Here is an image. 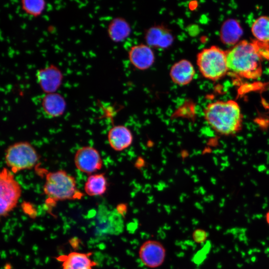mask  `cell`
<instances>
[{"mask_svg":"<svg viewBox=\"0 0 269 269\" xmlns=\"http://www.w3.org/2000/svg\"><path fill=\"white\" fill-rule=\"evenodd\" d=\"M203 113L207 124L221 135H234L242 129L243 116L239 104L234 100L209 103Z\"/></svg>","mask_w":269,"mask_h":269,"instance_id":"6da1fadb","label":"cell"},{"mask_svg":"<svg viewBox=\"0 0 269 269\" xmlns=\"http://www.w3.org/2000/svg\"><path fill=\"white\" fill-rule=\"evenodd\" d=\"M229 71L248 79H256L262 74V58L258 45L247 40L240 41L227 52Z\"/></svg>","mask_w":269,"mask_h":269,"instance_id":"7a4b0ae2","label":"cell"},{"mask_svg":"<svg viewBox=\"0 0 269 269\" xmlns=\"http://www.w3.org/2000/svg\"><path fill=\"white\" fill-rule=\"evenodd\" d=\"M43 192L48 202L52 203L80 199L83 195L77 188L75 178L63 170L46 174Z\"/></svg>","mask_w":269,"mask_h":269,"instance_id":"3957f363","label":"cell"},{"mask_svg":"<svg viewBox=\"0 0 269 269\" xmlns=\"http://www.w3.org/2000/svg\"><path fill=\"white\" fill-rule=\"evenodd\" d=\"M196 63L202 75L212 81L221 78L229 71L227 52L216 46L200 51L197 55Z\"/></svg>","mask_w":269,"mask_h":269,"instance_id":"277c9868","label":"cell"},{"mask_svg":"<svg viewBox=\"0 0 269 269\" xmlns=\"http://www.w3.org/2000/svg\"><path fill=\"white\" fill-rule=\"evenodd\" d=\"M5 162L13 173L34 167L39 160L34 147L27 141H19L10 145L5 153Z\"/></svg>","mask_w":269,"mask_h":269,"instance_id":"5b68a950","label":"cell"},{"mask_svg":"<svg viewBox=\"0 0 269 269\" xmlns=\"http://www.w3.org/2000/svg\"><path fill=\"white\" fill-rule=\"evenodd\" d=\"M21 195V188L13 173L3 168L0 175V215L6 217L16 207Z\"/></svg>","mask_w":269,"mask_h":269,"instance_id":"8992f818","label":"cell"},{"mask_svg":"<svg viewBox=\"0 0 269 269\" xmlns=\"http://www.w3.org/2000/svg\"><path fill=\"white\" fill-rule=\"evenodd\" d=\"M76 168L81 172L92 174L101 169L103 160L99 151L91 146H85L76 151L74 158Z\"/></svg>","mask_w":269,"mask_h":269,"instance_id":"52a82bcc","label":"cell"},{"mask_svg":"<svg viewBox=\"0 0 269 269\" xmlns=\"http://www.w3.org/2000/svg\"><path fill=\"white\" fill-rule=\"evenodd\" d=\"M138 256L143 264L150 269L161 266L166 257V250L160 242L149 240L140 246Z\"/></svg>","mask_w":269,"mask_h":269,"instance_id":"ba28073f","label":"cell"},{"mask_svg":"<svg viewBox=\"0 0 269 269\" xmlns=\"http://www.w3.org/2000/svg\"><path fill=\"white\" fill-rule=\"evenodd\" d=\"M37 82L45 94L55 93L62 84L63 75L61 70L54 64H50L37 70Z\"/></svg>","mask_w":269,"mask_h":269,"instance_id":"9c48e42d","label":"cell"},{"mask_svg":"<svg viewBox=\"0 0 269 269\" xmlns=\"http://www.w3.org/2000/svg\"><path fill=\"white\" fill-rule=\"evenodd\" d=\"M144 39L146 44L156 49L169 48L174 40L171 30L163 24L152 26L144 33Z\"/></svg>","mask_w":269,"mask_h":269,"instance_id":"30bf717a","label":"cell"},{"mask_svg":"<svg viewBox=\"0 0 269 269\" xmlns=\"http://www.w3.org/2000/svg\"><path fill=\"white\" fill-rule=\"evenodd\" d=\"M128 56L131 64L140 70L149 68L155 61L153 51L147 44H139L132 46L129 51Z\"/></svg>","mask_w":269,"mask_h":269,"instance_id":"8fae6325","label":"cell"},{"mask_svg":"<svg viewBox=\"0 0 269 269\" xmlns=\"http://www.w3.org/2000/svg\"><path fill=\"white\" fill-rule=\"evenodd\" d=\"M123 217L116 210L115 213L98 215L97 219L96 230L101 234L118 235L124 230Z\"/></svg>","mask_w":269,"mask_h":269,"instance_id":"7c38bea8","label":"cell"},{"mask_svg":"<svg viewBox=\"0 0 269 269\" xmlns=\"http://www.w3.org/2000/svg\"><path fill=\"white\" fill-rule=\"evenodd\" d=\"M107 135L111 147L117 151L128 148L132 144L134 140L132 132L124 125H116L112 127Z\"/></svg>","mask_w":269,"mask_h":269,"instance_id":"4fadbf2b","label":"cell"},{"mask_svg":"<svg viewBox=\"0 0 269 269\" xmlns=\"http://www.w3.org/2000/svg\"><path fill=\"white\" fill-rule=\"evenodd\" d=\"M195 71L193 64L189 60L181 59L174 63L169 71L172 81L178 86H185L193 80Z\"/></svg>","mask_w":269,"mask_h":269,"instance_id":"5bb4252c","label":"cell"},{"mask_svg":"<svg viewBox=\"0 0 269 269\" xmlns=\"http://www.w3.org/2000/svg\"><path fill=\"white\" fill-rule=\"evenodd\" d=\"M42 110L49 118H57L62 116L66 108L64 97L59 93L45 94L41 100Z\"/></svg>","mask_w":269,"mask_h":269,"instance_id":"9a60e30c","label":"cell"},{"mask_svg":"<svg viewBox=\"0 0 269 269\" xmlns=\"http://www.w3.org/2000/svg\"><path fill=\"white\" fill-rule=\"evenodd\" d=\"M243 31L239 22L235 19L225 20L220 31L221 41L227 45H235L242 37Z\"/></svg>","mask_w":269,"mask_h":269,"instance_id":"2e32d148","label":"cell"},{"mask_svg":"<svg viewBox=\"0 0 269 269\" xmlns=\"http://www.w3.org/2000/svg\"><path fill=\"white\" fill-rule=\"evenodd\" d=\"M62 261V269H92L96 265L88 254L76 252L64 256Z\"/></svg>","mask_w":269,"mask_h":269,"instance_id":"e0dca14e","label":"cell"},{"mask_svg":"<svg viewBox=\"0 0 269 269\" xmlns=\"http://www.w3.org/2000/svg\"><path fill=\"white\" fill-rule=\"evenodd\" d=\"M131 32L130 24L124 18L117 17L113 18L108 26V34L110 39L115 42L123 41Z\"/></svg>","mask_w":269,"mask_h":269,"instance_id":"ac0fdd59","label":"cell"},{"mask_svg":"<svg viewBox=\"0 0 269 269\" xmlns=\"http://www.w3.org/2000/svg\"><path fill=\"white\" fill-rule=\"evenodd\" d=\"M108 181L104 173H94L87 178L85 185V192L90 196L104 194L108 188Z\"/></svg>","mask_w":269,"mask_h":269,"instance_id":"d6986e66","label":"cell"},{"mask_svg":"<svg viewBox=\"0 0 269 269\" xmlns=\"http://www.w3.org/2000/svg\"><path fill=\"white\" fill-rule=\"evenodd\" d=\"M251 31L258 41L269 42V17L263 15L257 18L252 24Z\"/></svg>","mask_w":269,"mask_h":269,"instance_id":"ffe728a7","label":"cell"},{"mask_svg":"<svg viewBox=\"0 0 269 269\" xmlns=\"http://www.w3.org/2000/svg\"><path fill=\"white\" fill-rule=\"evenodd\" d=\"M46 2L43 0H22L21 1L22 9L27 14L36 17L43 11Z\"/></svg>","mask_w":269,"mask_h":269,"instance_id":"44dd1931","label":"cell"},{"mask_svg":"<svg viewBox=\"0 0 269 269\" xmlns=\"http://www.w3.org/2000/svg\"><path fill=\"white\" fill-rule=\"evenodd\" d=\"M207 232L201 229H196L192 233V239L197 244L204 243L207 239Z\"/></svg>","mask_w":269,"mask_h":269,"instance_id":"7402d4cb","label":"cell"},{"mask_svg":"<svg viewBox=\"0 0 269 269\" xmlns=\"http://www.w3.org/2000/svg\"><path fill=\"white\" fill-rule=\"evenodd\" d=\"M116 210L120 215L124 217L127 213V207L125 204H120L117 207Z\"/></svg>","mask_w":269,"mask_h":269,"instance_id":"603a6c76","label":"cell"},{"mask_svg":"<svg viewBox=\"0 0 269 269\" xmlns=\"http://www.w3.org/2000/svg\"><path fill=\"white\" fill-rule=\"evenodd\" d=\"M266 220L267 223L269 225V210L268 211V212L266 214Z\"/></svg>","mask_w":269,"mask_h":269,"instance_id":"cb8c5ba5","label":"cell"}]
</instances>
